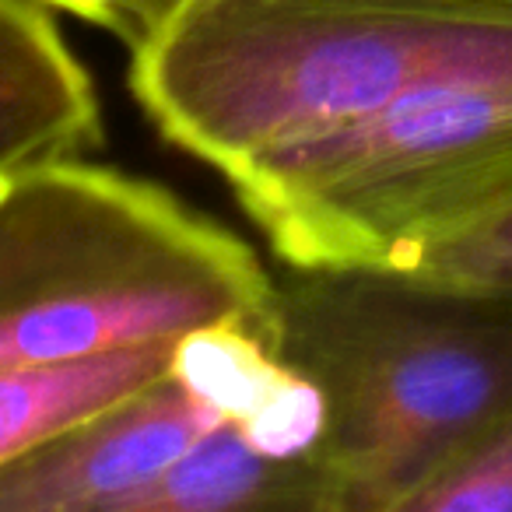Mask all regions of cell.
I'll return each mask as SVG.
<instances>
[{
    "mask_svg": "<svg viewBox=\"0 0 512 512\" xmlns=\"http://www.w3.org/2000/svg\"><path fill=\"white\" fill-rule=\"evenodd\" d=\"M232 509L344 512V495L337 477L316 453L278 460L260 453L246 439L242 425L221 421L120 505V512Z\"/></svg>",
    "mask_w": 512,
    "mask_h": 512,
    "instance_id": "7",
    "label": "cell"
},
{
    "mask_svg": "<svg viewBox=\"0 0 512 512\" xmlns=\"http://www.w3.org/2000/svg\"><path fill=\"white\" fill-rule=\"evenodd\" d=\"M221 421L169 369L158 383L0 463V512H120Z\"/></svg>",
    "mask_w": 512,
    "mask_h": 512,
    "instance_id": "5",
    "label": "cell"
},
{
    "mask_svg": "<svg viewBox=\"0 0 512 512\" xmlns=\"http://www.w3.org/2000/svg\"><path fill=\"white\" fill-rule=\"evenodd\" d=\"M278 281L256 253L155 183L81 158L0 186V369L249 323L274 344Z\"/></svg>",
    "mask_w": 512,
    "mask_h": 512,
    "instance_id": "3",
    "label": "cell"
},
{
    "mask_svg": "<svg viewBox=\"0 0 512 512\" xmlns=\"http://www.w3.org/2000/svg\"><path fill=\"white\" fill-rule=\"evenodd\" d=\"M102 144L95 85L46 0H0V172Z\"/></svg>",
    "mask_w": 512,
    "mask_h": 512,
    "instance_id": "6",
    "label": "cell"
},
{
    "mask_svg": "<svg viewBox=\"0 0 512 512\" xmlns=\"http://www.w3.org/2000/svg\"><path fill=\"white\" fill-rule=\"evenodd\" d=\"M176 4H179V0H162V8H165V15H169V11H172V8H176Z\"/></svg>",
    "mask_w": 512,
    "mask_h": 512,
    "instance_id": "15",
    "label": "cell"
},
{
    "mask_svg": "<svg viewBox=\"0 0 512 512\" xmlns=\"http://www.w3.org/2000/svg\"><path fill=\"white\" fill-rule=\"evenodd\" d=\"M407 271L512 299V207L425 249Z\"/></svg>",
    "mask_w": 512,
    "mask_h": 512,
    "instance_id": "11",
    "label": "cell"
},
{
    "mask_svg": "<svg viewBox=\"0 0 512 512\" xmlns=\"http://www.w3.org/2000/svg\"><path fill=\"white\" fill-rule=\"evenodd\" d=\"M4 179H8V172H0V186H4Z\"/></svg>",
    "mask_w": 512,
    "mask_h": 512,
    "instance_id": "16",
    "label": "cell"
},
{
    "mask_svg": "<svg viewBox=\"0 0 512 512\" xmlns=\"http://www.w3.org/2000/svg\"><path fill=\"white\" fill-rule=\"evenodd\" d=\"M509 64L512 15L467 0H179L134 46L130 88L176 148L225 176Z\"/></svg>",
    "mask_w": 512,
    "mask_h": 512,
    "instance_id": "1",
    "label": "cell"
},
{
    "mask_svg": "<svg viewBox=\"0 0 512 512\" xmlns=\"http://www.w3.org/2000/svg\"><path fill=\"white\" fill-rule=\"evenodd\" d=\"M467 4H484V8L509 11V15H512V0H467Z\"/></svg>",
    "mask_w": 512,
    "mask_h": 512,
    "instance_id": "14",
    "label": "cell"
},
{
    "mask_svg": "<svg viewBox=\"0 0 512 512\" xmlns=\"http://www.w3.org/2000/svg\"><path fill=\"white\" fill-rule=\"evenodd\" d=\"M172 376L225 421L246 425L292 376L271 337L249 323H211L172 344Z\"/></svg>",
    "mask_w": 512,
    "mask_h": 512,
    "instance_id": "9",
    "label": "cell"
},
{
    "mask_svg": "<svg viewBox=\"0 0 512 512\" xmlns=\"http://www.w3.org/2000/svg\"><path fill=\"white\" fill-rule=\"evenodd\" d=\"M323 428H327V404L320 386L292 369L285 386L242 425V432L260 453L295 460V456L316 453Z\"/></svg>",
    "mask_w": 512,
    "mask_h": 512,
    "instance_id": "12",
    "label": "cell"
},
{
    "mask_svg": "<svg viewBox=\"0 0 512 512\" xmlns=\"http://www.w3.org/2000/svg\"><path fill=\"white\" fill-rule=\"evenodd\" d=\"M46 4L53 11H67L92 25H102L130 50L141 46L165 18L162 0H46Z\"/></svg>",
    "mask_w": 512,
    "mask_h": 512,
    "instance_id": "13",
    "label": "cell"
},
{
    "mask_svg": "<svg viewBox=\"0 0 512 512\" xmlns=\"http://www.w3.org/2000/svg\"><path fill=\"white\" fill-rule=\"evenodd\" d=\"M274 351L327 404L344 512L414 498L512 414V299L393 267H292Z\"/></svg>",
    "mask_w": 512,
    "mask_h": 512,
    "instance_id": "2",
    "label": "cell"
},
{
    "mask_svg": "<svg viewBox=\"0 0 512 512\" xmlns=\"http://www.w3.org/2000/svg\"><path fill=\"white\" fill-rule=\"evenodd\" d=\"M411 512H512V414L435 477Z\"/></svg>",
    "mask_w": 512,
    "mask_h": 512,
    "instance_id": "10",
    "label": "cell"
},
{
    "mask_svg": "<svg viewBox=\"0 0 512 512\" xmlns=\"http://www.w3.org/2000/svg\"><path fill=\"white\" fill-rule=\"evenodd\" d=\"M172 344H134L71 362L0 369V463L169 376Z\"/></svg>",
    "mask_w": 512,
    "mask_h": 512,
    "instance_id": "8",
    "label": "cell"
},
{
    "mask_svg": "<svg viewBox=\"0 0 512 512\" xmlns=\"http://www.w3.org/2000/svg\"><path fill=\"white\" fill-rule=\"evenodd\" d=\"M225 179L288 267L407 271L512 207V64L428 85Z\"/></svg>",
    "mask_w": 512,
    "mask_h": 512,
    "instance_id": "4",
    "label": "cell"
}]
</instances>
